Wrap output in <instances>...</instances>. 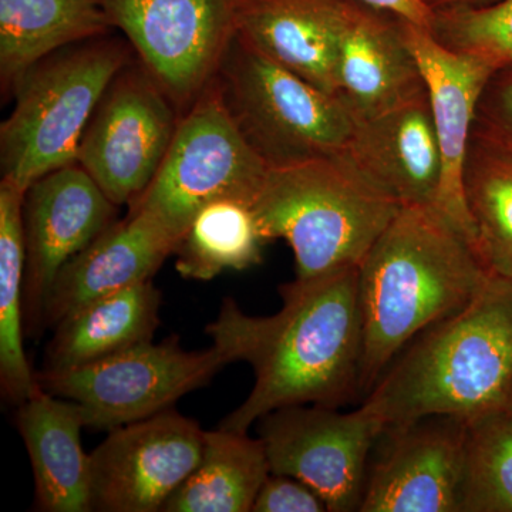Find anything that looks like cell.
<instances>
[{"mask_svg": "<svg viewBox=\"0 0 512 512\" xmlns=\"http://www.w3.org/2000/svg\"><path fill=\"white\" fill-rule=\"evenodd\" d=\"M281 311L249 316L225 299L207 326L212 342L247 362L255 382L245 402L221 421L225 430L248 433L265 414L316 404L339 409L360 396L362 316L359 268L282 285Z\"/></svg>", "mask_w": 512, "mask_h": 512, "instance_id": "cell-1", "label": "cell"}, {"mask_svg": "<svg viewBox=\"0 0 512 512\" xmlns=\"http://www.w3.org/2000/svg\"><path fill=\"white\" fill-rule=\"evenodd\" d=\"M491 276L443 212L404 205L359 266L360 394L420 333L473 301Z\"/></svg>", "mask_w": 512, "mask_h": 512, "instance_id": "cell-2", "label": "cell"}, {"mask_svg": "<svg viewBox=\"0 0 512 512\" xmlns=\"http://www.w3.org/2000/svg\"><path fill=\"white\" fill-rule=\"evenodd\" d=\"M512 397V279L491 276L461 311L420 333L365 397L387 427L424 417L470 421Z\"/></svg>", "mask_w": 512, "mask_h": 512, "instance_id": "cell-3", "label": "cell"}, {"mask_svg": "<svg viewBox=\"0 0 512 512\" xmlns=\"http://www.w3.org/2000/svg\"><path fill=\"white\" fill-rule=\"evenodd\" d=\"M251 207L266 242L284 239L308 279L359 268L404 205L339 156L269 168Z\"/></svg>", "mask_w": 512, "mask_h": 512, "instance_id": "cell-4", "label": "cell"}, {"mask_svg": "<svg viewBox=\"0 0 512 512\" xmlns=\"http://www.w3.org/2000/svg\"><path fill=\"white\" fill-rule=\"evenodd\" d=\"M104 37L64 47L13 84L15 106L0 126L2 180L28 191L43 175L76 161L100 100L130 63L127 50Z\"/></svg>", "mask_w": 512, "mask_h": 512, "instance_id": "cell-5", "label": "cell"}, {"mask_svg": "<svg viewBox=\"0 0 512 512\" xmlns=\"http://www.w3.org/2000/svg\"><path fill=\"white\" fill-rule=\"evenodd\" d=\"M242 136L268 168L339 157L356 120L336 94L323 92L235 36L217 76Z\"/></svg>", "mask_w": 512, "mask_h": 512, "instance_id": "cell-6", "label": "cell"}, {"mask_svg": "<svg viewBox=\"0 0 512 512\" xmlns=\"http://www.w3.org/2000/svg\"><path fill=\"white\" fill-rule=\"evenodd\" d=\"M268 170L232 119L215 79L178 121L160 170L128 210L146 212L181 241L212 202L251 205Z\"/></svg>", "mask_w": 512, "mask_h": 512, "instance_id": "cell-7", "label": "cell"}, {"mask_svg": "<svg viewBox=\"0 0 512 512\" xmlns=\"http://www.w3.org/2000/svg\"><path fill=\"white\" fill-rule=\"evenodd\" d=\"M231 353L212 342L188 352L177 335L67 370H42L45 392L82 407L86 429L111 431L173 409L185 394L204 387L229 363Z\"/></svg>", "mask_w": 512, "mask_h": 512, "instance_id": "cell-8", "label": "cell"}, {"mask_svg": "<svg viewBox=\"0 0 512 512\" xmlns=\"http://www.w3.org/2000/svg\"><path fill=\"white\" fill-rule=\"evenodd\" d=\"M144 69L187 111L220 72L237 36L238 0H100Z\"/></svg>", "mask_w": 512, "mask_h": 512, "instance_id": "cell-9", "label": "cell"}, {"mask_svg": "<svg viewBox=\"0 0 512 512\" xmlns=\"http://www.w3.org/2000/svg\"><path fill=\"white\" fill-rule=\"evenodd\" d=\"M272 474L308 484L328 512L359 511L370 457L384 426L367 407L288 406L258 421Z\"/></svg>", "mask_w": 512, "mask_h": 512, "instance_id": "cell-10", "label": "cell"}, {"mask_svg": "<svg viewBox=\"0 0 512 512\" xmlns=\"http://www.w3.org/2000/svg\"><path fill=\"white\" fill-rule=\"evenodd\" d=\"M175 111L143 64L128 63L104 93L76 163L117 207L131 204L156 177L180 121Z\"/></svg>", "mask_w": 512, "mask_h": 512, "instance_id": "cell-11", "label": "cell"}, {"mask_svg": "<svg viewBox=\"0 0 512 512\" xmlns=\"http://www.w3.org/2000/svg\"><path fill=\"white\" fill-rule=\"evenodd\" d=\"M205 434L174 407L109 431L89 454L92 511L163 510L200 464Z\"/></svg>", "mask_w": 512, "mask_h": 512, "instance_id": "cell-12", "label": "cell"}, {"mask_svg": "<svg viewBox=\"0 0 512 512\" xmlns=\"http://www.w3.org/2000/svg\"><path fill=\"white\" fill-rule=\"evenodd\" d=\"M116 211L117 205L76 161L30 185L23 202V312L30 338L43 332L47 293L60 269L116 221Z\"/></svg>", "mask_w": 512, "mask_h": 512, "instance_id": "cell-13", "label": "cell"}, {"mask_svg": "<svg viewBox=\"0 0 512 512\" xmlns=\"http://www.w3.org/2000/svg\"><path fill=\"white\" fill-rule=\"evenodd\" d=\"M467 421L424 417L387 427L367 468L360 512H461Z\"/></svg>", "mask_w": 512, "mask_h": 512, "instance_id": "cell-14", "label": "cell"}, {"mask_svg": "<svg viewBox=\"0 0 512 512\" xmlns=\"http://www.w3.org/2000/svg\"><path fill=\"white\" fill-rule=\"evenodd\" d=\"M404 36L420 64L443 157L437 210L476 245L464 197V165L473 136L478 100L494 67L476 56L441 45L431 30L403 19Z\"/></svg>", "mask_w": 512, "mask_h": 512, "instance_id": "cell-15", "label": "cell"}, {"mask_svg": "<svg viewBox=\"0 0 512 512\" xmlns=\"http://www.w3.org/2000/svg\"><path fill=\"white\" fill-rule=\"evenodd\" d=\"M336 94L356 121L402 106L426 90L403 19L346 0L335 69Z\"/></svg>", "mask_w": 512, "mask_h": 512, "instance_id": "cell-16", "label": "cell"}, {"mask_svg": "<svg viewBox=\"0 0 512 512\" xmlns=\"http://www.w3.org/2000/svg\"><path fill=\"white\" fill-rule=\"evenodd\" d=\"M180 238L146 212L128 210L60 269L47 293L43 330L96 299L151 281Z\"/></svg>", "mask_w": 512, "mask_h": 512, "instance_id": "cell-17", "label": "cell"}, {"mask_svg": "<svg viewBox=\"0 0 512 512\" xmlns=\"http://www.w3.org/2000/svg\"><path fill=\"white\" fill-rule=\"evenodd\" d=\"M342 156L400 204L437 207L443 157L427 89L396 109L356 121Z\"/></svg>", "mask_w": 512, "mask_h": 512, "instance_id": "cell-18", "label": "cell"}, {"mask_svg": "<svg viewBox=\"0 0 512 512\" xmlns=\"http://www.w3.org/2000/svg\"><path fill=\"white\" fill-rule=\"evenodd\" d=\"M345 8L346 0H238L237 35L272 62L336 94Z\"/></svg>", "mask_w": 512, "mask_h": 512, "instance_id": "cell-19", "label": "cell"}, {"mask_svg": "<svg viewBox=\"0 0 512 512\" xmlns=\"http://www.w3.org/2000/svg\"><path fill=\"white\" fill-rule=\"evenodd\" d=\"M16 424L35 477L37 510L90 512V458L80 434L86 429L82 407L39 390L20 404Z\"/></svg>", "mask_w": 512, "mask_h": 512, "instance_id": "cell-20", "label": "cell"}, {"mask_svg": "<svg viewBox=\"0 0 512 512\" xmlns=\"http://www.w3.org/2000/svg\"><path fill=\"white\" fill-rule=\"evenodd\" d=\"M161 301L163 293L151 279L87 303L53 329L43 370L74 369L151 342Z\"/></svg>", "mask_w": 512, "mask_h": 512, "instance_id": "cell-21", "label": "cell"}, {"mask_svg": "<svg viewBox=\"0 0 512 512\" xmlns=\"http://www.w3.org/2000/svg\"><path fill=\"white\" fill-rule=\"evenodd\" d=\"M100 0H0V77L6 90L64 47L107 35Z\"/></svg>", "mask_w": 512, "mask_h": 512, "instance_id": "cell-22", "label": "cell"}, {"mask_svg": "<svg viewBox=\"0 0 512 512\" xmlns=\"http://www.w3.org/2000/svg\"><path fill=\"white\" fill-rule=\"evenodd\" d=\"M269 474L259 437L221 427L207 431L200 464L161 512H252Z\"/></svg>", "mask_w": 512, "mask_h": 512, "instance_id": "cell-23", "label": "cell"}, {"mask_svg": "<svg viewBox=\"0 0 512 512\" xmlns=\"http://www.w3.org/2000/svg\"><path fill=\"white\" fill-rule=\"evenodd\" d=\"M25 194L18 185L0 181V387L3 397L18 406L40 389L23 346Z\"/></svg>", "mask_w": 512, "mask_h": 512, "instance_id": "cell-24", "label": "cell"}, {"mask_svg": "<svg viewBox=\"0 0 512 512\" xmlns=\"http://www.w3.org/2000/svg\"><path fill=\"white\" fill-rule=\"evenodd\" d=\"M262 235L251 205L237 200L202 208L175 249V269L184 279L208 282L225 271L261 264Z\"/></svg>", "mask_w": 512, "mask_h": 512, "instance_id": "cell-25", "label": "cell"}, {"mask_svg": "<svg viewBox=\"0 0 512 512\" xmlns=\"http://www.w3.org/2000/svg\"><path fill=\"white\" fill-rule=\"evenodd\" d=\"M463 183L478 254L512 279V157L471 136Z\"/></svg>", "mask_w": 512, "mask_h": 512, "instance_id": "cell-26", "label": "cell"}, {"mask_svg": "<svg viewBox=\"0 0 512 512\" xmlns=\"http://www.w3.org/2000/svg\"><path fill=\"white\" fill-rule=\"evenodd\" d=\"M461 512H512V410L467 423Z\"/></svg>", "mask_w": 512, "mask_h": 512, "instance_id": "cell-27", "label": "cell"}, {"mask_svg": "<svg viewBox=\"0 0 512 512\" xmlns=\"http://www.w3.org/2000/svg\"><path fill=\"white\" fill-rule=\"evenodd\" d=\"M431 33L448 49L476 56L497 70L512 62V0L440 10Z\"/></svg>", "mask_w": 512, "mask_h": 512, "instance_id": "cell-28", "label": "cell"}, {"mask_svg": "<svg viewBox=\"0 0 512 512\" xmlns=\"http://www.w3.org/2000/svg\"><path fill=\"white\" fill-rule=\"evenodd\" d=\"M473 137L512 157V62L498 67L478 100Z\"/></svg>", "mask_w": 512, "mask_h": 512, "instance_id": "cell-29", "label": "cell"}, {"mask_svg": "<svg viewBox=\"0 0 512 512\" xmlns=\"http://www.w3.org/2000/svg\"><path fill=\"white\" fill-rule=\"evenodd\" d=\"M328 512L325 501L308 484L284 474H269L256 495L252 512Z\"/></svg>", "mask_w": 512, "mask_h": 512, "instance_id": "cell-30", "label": "cell"}, {"mask_svg": "<svg viewBox=\"0 0 512 512\" xmlns=\"http://www.w3.org/2000/svg\"><path fill=\"white\" fill-rule=\"evenodd\" d=\"M357 2L392 13L420 28L431 30L433 26L434 12L424 5L423 0H357Z\"/></svg>", "mask_w": 512, "mask_h": 512, "instance_id": "cell-31", "label": "cell"}, {"mask_svg": "<svg viewBox=\"0 0 512 512\" xmlns=\"http://www.w3.org/2000/svg\"><path fill=\"white\" fill-rule=\"evenodd\" d=\"M423 2L427 8L436 13L446 9L488 5V3L497 2V0H423Z\"/></svg>", "mask_w": 512, "mask_h": 512, "instance_id": "cell-32", "label": "cell"}, {"mask_svg": "<svg viewBox=\"0 0 512 512\" xmlns=\"http://www.w3.org/2000/svg\"><path fill=\"white\" fill-rule=\"evenodd\" d=\"M508 409L512 410V397H511V402H510V406H508Z\"/></svg>", "mask_w": 512, "mask_h": 512, "instance_id": "cell-33", "label": "cell"}]
</instances>
